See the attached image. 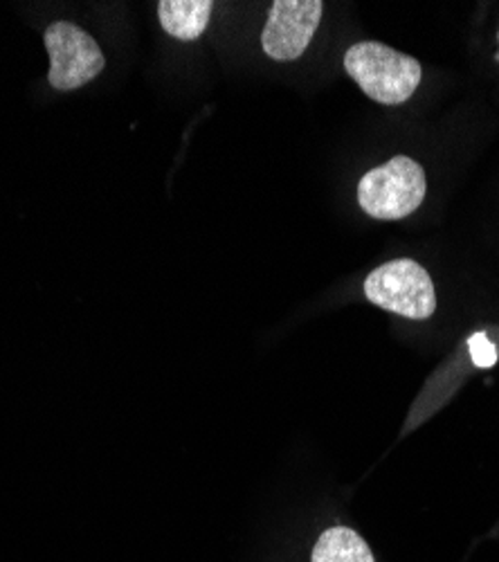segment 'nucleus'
Instances as JSON below:
<instances>
[{"label": "nucleus", "mask_w": 499, "mask_h": 562, "mask_svg": "<svg viewBox=\"0 0 499 562\" xmlns=\"http://www.w3.org/2000/svg\"><path fill=\"white\" fill-rule=\"evenodd\" d=\"M209 0H162L158 5L160 25L167 34L180 41H196L212 16Z\"/></svg>", "instance_id": "nucleus-6"}, {"label": "nucleus", "mask_w": 499, "mask_h": 562, "mask_svg": "<svg viewBox=\"0 0 499 562\" xmlns=\"http://www.w3.org/2000/svg\"><path fill=\"white\" fill-rule=\"evenodd\" d=\"M325 14L322 0H275L261 32L263 53L275 61L304 55Z\"/></svg>", "instance_id": "nucleus-5"}, {"label": "nucleus", "mask_w": 499, "mask_h": 562, "mask_svg": "<svg viewBox=\"0 0 499 562\" xmlns=\"http://www.w3.org/2000/svg\"><path fill=\"white\" fill-rule=\"evenodd\" d=\"M45 48L50 55V83L57 90H75L104 70V55L88 32L72 23H53L45 30Z\"/></svg>", "instance_id": "nucleus-4"}, {"label": "nucleus", "mask_w": 499, "mask_h": 562, "mask_svg": "<svg viewBox=\"0 0 499 562\" xmlns=\"http://www.w3.org/2000/svg\"><path fill=\"white\" fill-rule=\"evenodd\" d=\"M365 297L407 319H430L436 311V291L430 272L415 259H394L365 279Z\"/></svg>", "instance_id": "nucleus-3"}, {"label": "nucleus", "mask_w": 499, "mask_h": 562, "mask_svg": "<svg viewBox=\"0 0 499 562\" xmlns=\"http://www.w3.org/2000/svg\"><path fill=\"white\" fill-rule=\"evenodd\" d=\"M426 169L410 156H394L370 169L358 182V205L376 221L412 216L426 201Z\"/></svg>", "instance_id": "nucleus-2"}, {"label": "nucleus", "mask_w": 499, "mask_h": 562, "mask_svg": "<svg viewBox=\"0 0 499 562\" xmlns=\"http://www.w3.org/2000/svg\"><path fill=\"white\" fill-rule=\"evenodd\" d=\"M495 59L499 61V30H497V55H495Z\"/></svg>", "instance_id": "nucleus-9"}, {"label": "nucleus", "mask_w": 499, "mask_h": 562, "mask_svg": "<svg viewBox=\"0 0 499 562\" xmlns=\"http://www.w3.org/2000/svg\"><path fill=\"white\" fill-rule=\"evenodd\" d=\"M313 562H376L370 544L353 529L336 527L322 533L313 549Z\"/></svg>", "instance_id": "nucleus-7"}, {"label": "nucleus", "mask_w": 499, "mask_h": 562, "mask_svg": "<svg viewBox=\"0 0 499 562\" xmlns=\"http://www.w3.org/2000/svg\"><path fill=\"white\" fill-rule=\"evenodd\" d=\"M468 349H470V358L477 367L481 369H488L497 362V349L495 345L488 340L486 334H475L470 340H468Z\"/></svg>", "instance_id": "nucleus-8"}, {"label": "nucleus", "mask_w": 499, "mask_h": 562, "mask_svg": "<svg viewBox=\"0 0 499 562\" xmlns=\"http://www.w3.org/2000/svg\"><path fill=\"white\" fill-rule=\"evenodd\" d=\"M344 70L370 100L385 106L405 104L423 79L419 59L402 55L381 41L353 43L344 55Z\"/></svg>", "instance_id": "nucleus-1"}]
</instances>
